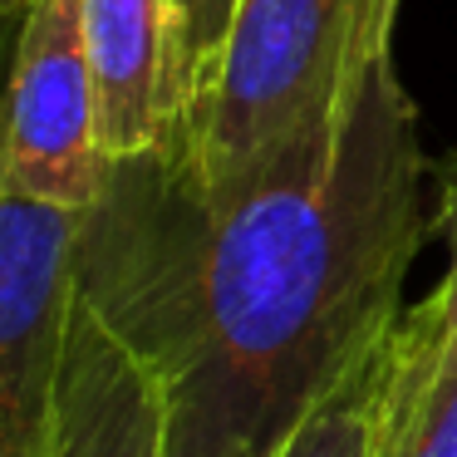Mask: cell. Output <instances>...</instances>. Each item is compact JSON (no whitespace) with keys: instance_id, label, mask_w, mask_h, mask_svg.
<instances>
[{"instance_id":"obj_1","label":"cell","mask_w":457,"mask_h":457,"mask_svg":"<svg viewBox=\"0 0 457 457\" xmlns=\"http://www.w3.org/2000/svg\"><path fill=\"white\" fill-rule=\"evenodd\" d=\"M418 113L384 50L329 123L207 182L178 138L109 158L79 290L168 403V457H276L403 320L428 237Z\"/></svg>"},{"instance_id":"obj_2","label":"cell","mask_w":457,"mask_h":457,"mask_svg":"<svg viewBox=\"0 0 457 457\" xmlns=\"http://www.w3.org/2000/svg\"><path fill=\"white\" fill-rule=\"evenodd\" d=\"M398 0H237L202 89L162 138L207 182H227L329 123L364 70L394 50Z\"/></svg>"},{"instance_id":"obj_3","label":"cell","mask_w":457,"mask_h":457,"mask_svg":"<svg viewBox=\"0 0 457 457\" xmlns=\"http://www.w3.org/2000/svg\"><path fill=\"white\" fill-rule=\"evenodd\" d=\"M84 212L0 187V457H45L79 315Z\"/></svg>"},{"instance_id":"obj_4","label":"cell","mask_w":457,"mask_h":457,"mask_svg":"<svg viewBox=\"0 0 457 457\" xmlns=\"http://www.w3.org/2000/svg\"><path fill=\"white\" fill-rule=\"evenodd\" d=\"M99 94L79 0H35L21 21L0 187L89 212L104 187Z\"/></svg>"},{"instance_id":"obj_5","label":"cell","mask_w":457,"mask_h":457,"mask_svg":"<svg viewBox=\"0 0 457 457\" xmlns=\"http://www.w3.org/2000/svg\"><path fill=\"white\" fill-rule=\"evenodd\" d=\"M45 457H168V403L158 378L94 315L84 290Z\"/></svg>"},{"instance_id":"obj_6","label":"cell","mask_w":457,"mask_h":457,"mask_svg":"<svg viewBox=\"0 0 457 457\" xmlns=\"http://www.w3.org/2000/svg\"><path fill=\"white\" fill-rule=\"evenodd\" d=\"M104 158L162 143L172 123V0H79Z\"/></svg>"},{"instance_id":"obj_7","label":"cell","mask_w":457,"mask_h":457,"mask_svg":"<svg viewBox=\"0 0 457 457\" xmlns=\"http://www.w3.org/2000/svg\"><path fill=\"white\" fill-rule=\"evenodd\" d=\"M374 457H457V345L433 295L403 310L394 329Z\"/></svg>"},{"instance_id":"obj_8","label":"cell","mask_w":457,"mask_h":457,"mask_svg":"<svg viewBox=\"0 0 457 457\" xmlns=\"http://www.w3.org/2000/svg\"><path fill=\"white\" fill-rule=\"evenodd\" d=\"M394 329L300 418V428L276 447V457H374L388 364H394Z\"/></svg>"},{"instance_id":"obj_9","label":"cell","mask_w":457,"mask_h":457,"mask_svg":"<svg viewBox=\"0 0 457 457\" xmlns=\"http://www.w3.org/2000/svg\"><path fill=\"white\" fill-rule=\"evenodd\" d=\"M237 0H172V119L202 89Z\"/></svg>"},{"instance_id":"obj_10","label":"cell","mask_w":457,"mask_h":457,"mask_svg":"<svg viewBox=\"0 0 457 457\" xmlns=\"http://www.w3.org/2000/svg\"><path fill=\"white\" fill-rule=\"evenodd\" d=\"M433 227L447 246V276L443 286L433 290L437 310H443V325H447V339L457 345V153L437 162V212H433Z\"/></svg>"},{"instance_id":"obj_11","label":"cell","mask_w":457,"mask_h":457,"mask_svg":"<svg viewBox=\"0 0 457 457\" xmlns=\"http://www.w3.org/2000/svg\"><path fill=\"white\" fill-rule=\"evenodd\" d=\"M0 5H5V15H11V21H25V11H30L35 0H0Z\"/></svg>"}]
</instances>
